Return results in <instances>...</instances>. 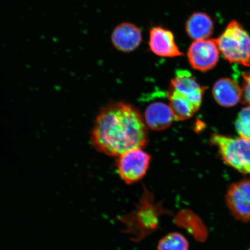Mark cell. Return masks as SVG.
<instances>
[{
  "label": "cell",
  "mask_w": 250,
  "mask_h": 250,
  "mask_svg": "<svg viewBox=\"0 0 250 250\" xmlns=\"http://www.w3.org/2000/svg\"><path fill=\"white\" fill-rule=\"evenodd\" d=\"M235 126L240 137L250 140V106L240 111Z\"/></svg>",
  "instance_id": "cell-17"
},
{
  "label": "cell",
  "mask_w": 250,
  "mask_h": 250,
  "mask_svg": "<svg viewBox=\"0 0 250 250\" xmlns=\"http://www.w3.org/2000/svg\"><path fill=\"white\" fill-rule=\"evenodd\" d=\"M216 42L226 60L250 67V36L238 21H231Z\"/></svg>",
  "instance_id": "cell-3"
},
{
  "label": "cell",
  "mask_w": 250,
  "mask_h": 250,
  "mask_svg": "<svg viewBox=\"0 0 250 250\" xmlns=\"http://www.w3.org/2000/svg\"><path fill=\"white\" fill-rule=\"evenodd\" d=\"M186 31L189 38L193 40L208 39L213 33V21L204 12H195L188 19Z\"/></svg>",
  "instance_id": "cell-13"
},
{
  "label": "cell",
  "mask_w": 250,
  "mask_h": 250,
  "mask_svg": "<svg viewBox=\"0 0 250 250\" xmlns=\"http://www.w3.org/2000/svg\"><path fill=\"white\" fill-rule=\"evenodd\" d=\"M212 95L215 101L223 107H233L242 99V89L230 78H222L215 83Z\"/></svg>",
  "instance_id": "cell-12"
},
{
  "label": "cell",
  "mask_w": 250,
  "mask_h": 250,
  "mask_svg": "<svg viewBox=\"0 0 250 250\" xmlns=\"http://www.w3.org/2000/svg\"><path fill=\"white\" fill-rule=\"evenodd\" d=\"M175 223L187 230L193 237H198L199 230L203 229V226L199 218L188 209L178 212L175 217Z\"/></svg>",
  "instance_id": "cell-15"
},
{
  "label": "cell",
  "mask_w": 250,
  "mask_h": 250,
  "mask_svg": "<svg viewBox=\"0 0 250 250\" xmlns=\"http://www.w3.org/2000/svg\"><path fill=\"white\" fill-rule=\"evenodd\" d=\"M167 96L175 120H188L199 110V107L171 86L168 90Z\"/></svg>",
  "instance_id": "cell-14"
},
{
  "label": "cell",
  "mask_w": 250,
  "mask_h": 250,
  "mask_svg": "<svg viewBox=\"0 0 250 250\" xmlns=\"http://www.w3.org/2000/svg\"><path fill=\"white\" fill-rule=\"evenodd\" d=\"M249 250H250V249Z\"/></svg>",
  "instance_id": "cell-19"
},
{
  "label": "cell",
  "mask_w": 250,
  "mask_h": 250,
  "mask_svg": "<svg viewBox=\"0 0 250 250\" xmlns=\"http://www.w3.org/2000/svg\"><path fill=\"white\" fill-rule=\"evenodd\" d=\"M149 46L154 54L163 58H176L183 55L169 30L157 26L149 31Z\"/></svg>",
  "instance_id": "cell-8"
},
{
  "label": "cell",
  "mask_w": 250,
  "mask_h": 250,
  "mask_svg": "<svg viewBox=\"0 0 250 250\" xmlns=\"http://www.w3.org/2000/svg\"><path fill=\"white\" fill-rule=\"evenodd\" d=\"M189 243L183 234L168 233L159 240L157 250H189Z\"/></svg>",
  "instance_id": "cell-16"
},
{
  "label": "cell",
  "mask_w": 250,
  "mask_h": 250,
  "mask_svg": "<svg viewBox=\"0 0 250 250\" xmlns=\"http://www.w3.org/2000/svg\"><path fill=\"white\" fill-rule=\"evenodd\" d=\"M151 156L142 148H135L118 156L117 168L121 179L131 185L138 182L146 176Z\"/></svg>",
  "instance_id": "cell-5"
},
{
  "label": "cell",
  "mask_w": 250,
  "mask_h": 250,
  "mask_svg": "<svg viewBox=\"0 0 250 250\" xmlns=\"http://www.w3.org/2000/svg\"><path fill=\"white\" fill-rule=\"evenodd\" d=\"M144 120L150 129L161 131L170 127L174 119L168 103L155 102L146 108Z\"/></svg>",
  "instance_id": "cell-11"
},
{
  "label": "cell",
  "mask_w": 250,
  "mask_h": 250,
  "mask_svg": "<svg viewBox=\"0 0 250 250\" xmlns=\"http://www.w3.org/2000/svg\"><path fill=\"white\" fill-rule=\"evenodd\" d=\"M243 77L242 98H243L244 102L250 106V71L244 74Z\"/></svg>",
  "instance_id": "cell-18"
},
{
  "label": "cell",
  "mask_w": 250,
  "mask_h": 250,
  "mask_svg": "<svg viewBox=\"0 0 250 250\" xmlns=\"http://www.w3.org/2000/svg\"><path fill=\"white\" fill-rule=\"evenodd\" d=\"M170 86L189 99L197 107H201L205 88L200 85L189 71L177 70L175 77L171 80Z\"/></svg>",
  "instance_id": "cell-10"
},
{
  "label": "cell",
  "mask_w": 250,
  "mask_h": 250,
  "mask_svg": "<svg viewBox=\"0 0 250 250\" xmlns=\"http://www.w3.org/2000/svg\"><path fill=\"white\" fill-rule=\"evenodd\" d=\"M145 120L133 106L123 102L112 103L103 108L97 117L90 137L97 151L119 156L147 143Z\"/></svg>",
  "instance_id": "cell-1"
},
{
  "label": "cell",
  "mask_w": 250,
  "mask_h": 250,
  "mask_svg": "<svg viewBox=\"0 0 250 250\" xmlns=\"http://www.w3.org/2000/svg\"><path fill=\"white\" fill-rule=\"evenodd\" d=\"M219 54L216 39H208L192 42L188 50L187 56L193 69L205 72L217 65Z\"/></svg>",
  "instance_id": "cell-6"
},
{
  "label": "cell",
  "mask_w": 250,
  "mask_h": 250,
  "mask_svg": "<svg viewBox=\"0 0 250 250\" xmlns=\"http://www.w3.org/2000/svg\"><path fill=\"white\" fill-rule=\"evenodd\" d=\"M226 200L227 207L234 218L245 223L250 222V179L231 185Z\"/></svg>",
  "instance_id": "cell-7"
},
{
  "label": "cell",
  "mask_w": 250,
  "mask_h": 250,
  "mask_svg": "<svg viewBox=\"0 0 250 250\" xmlns=\"http://www.w3.org/2000/svg\"><path fill=\"white\" fill-rule=\"evenodd\" d=\"M171 214L163 202L156 201L154 193L145 187L133 210L117 219L124 227L123 232L137 243L160 229L162 217Z\"/></svg>",
  "instance_id": "cell-2"
},
{
  "label": "cell",
  "mask_w": 250,
  "mask_h": 250,
  "mask_svg": "<svg viewBox=\"0 0 250 250\" xmlns=\"http://www.w3.org/2000/svg\"><path fill=\"white\" fill-rule=\"evenodd\" d=\"M211 142L217 146L223 161L240 173L250 174V140L214 134Z\"/></svg>",
  "instance_id": "cell-4"
},
{
  "label": "cell",
  "mask_w": 250,
  "mask_h": 250,
  "mask_svg": "<svg viewBox=\"0 0 250 250\" xmlns=\"http://www.w3.org/2000/svg\"><path fill=\"white\" fill-rule=\"evenodd\" d=\"M111 42L112 45L119 51L125 53L133 52L142 43V30L134 24L121 23L112 31Z\"/></svg>",
  "instance_id": "cell-9"
}]
</instances>
